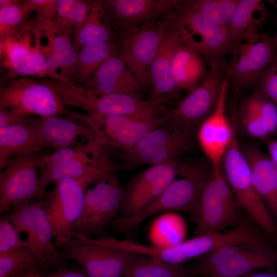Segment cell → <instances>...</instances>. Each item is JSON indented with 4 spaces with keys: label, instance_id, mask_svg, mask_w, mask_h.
Returning <instances> with one entry per match:
<instances>
[{
    "label": "cell",
    "instance_id": "6da1fadb",
    "mask_svg": "<svg viewBox=\"0 0 277 277\" xmlns=\"http://www.w3.org/2000/svg\"><path fill=\"white\" fill-rule=\"evenodd\" d=\"M66 105L83 110L92 117L127 115L140 118L161 116L166 103L161 99L143 100L137 94H96L72 81L45 79Z\"/></svg>",
    "mask_w": 277,
    "mask_h": 277
},
{
    "label": "cell",
    "instance_id": "f1b7e54d",
    "mask_svg": "<svg viewBox=\"0 0 277 277\" xmlns=\"http://www.w3.org/2000/svg\"><path fill=\"white\" fill-rule=\"evenodd\" d=\"M268 17L262 0H239L235 12L228 30L234 44L242 43L258 33Z\"/></svg>",
    "mask_w": 277,
    "mask_h": 277
},
{
    "label": "cell",
    "instance_id": "484cf974",
    "mask_svg": "<svg viewBox=\"0 0 277 277\" xmlns=\"http://www.w3.org/2000/svg\"><path fill=\"white\" fill-rule=\"evenodd\" d=\"M207 66L201 53L181 44L173 53L171 64V75L177 89L190 92L196 88L208 74Z\"/></svg>",
    "mask_w": 277,
    "mask_h": 277
},
{
    "label": "cell",
    "instance_id": "9c48e42d",
    "mask_svg": "<svg viewBox=\"0 0 277 277\" xmlns=\"http://www.w3.org/2000/svg\"><path fill=\"white\" fill-rule=\"evenodd\" d=\"M9 214L17 230L27 234L25 246L36 256L41 268L55 271L65 268L67 259L57 249L50 224L39 201L17 204L12 207Z\"/></svg>",
    "mask_w": 277,
    "mask_h": 277
},
{
    "label": "cell",
    "instance_id": "cb8c5ba5",
    "mask_svg": "<svg viewBox=\"0 0 277 277\" xmlns=\"http://www.w3.org/2000/svg\"><path fill=\"white\" fill-rule=\"evenodd\" d=\"M183 43L170 23L157 53L149 69L150 81L152 92L151 100L177 97L180 91L176 87L171 75V64L173 53Z\"/></svg>",
    "mask_w": 277,
    "mask_h": 277
},
{
    "label": "cell",
    "instance_id": "603a6c76",
    "mask_svg": "<svg viewBox=\"0 0 277 277\" xmlns=\"http://www.w3.org/2000/svg\"><path fill=\"white\" fill-rule=\"evenodd\" d=\"M240 146L256 190L277 218V165L259 147L253 144Z\"/></svg>",
    "mask_w": 277,
    "mask_h": 277
},
{
    "label": "cell",
    "instance_id": "ba28073f",
    "mask_svg": "<svg viewBox=\"0 0 277 277\" xmlns=\"http://www.w3.org/2000/svg\"><path fill=\"white\" fill-rule=\"evenodd\" d=\"M171 24L182 43L201 53L207 64L225 58L234 44L228 30L208 20L181 1Z\"/></svg>",
    "mask_w": 277,
    "mask_h": 277
},
{
    "label": "cell",
    "instance_id": "9a60e30c",
    "mask_svg": "<svg viewBox=\"0 0 277 277\" xmlns=\"http://www.w3.org/2000/svg\"><path fill=\"white\" fill-rule=\"evenodd\" d=\"M36 152L16 153L0 174V212H7L14 206L34 199L45 192L40 188Z\"/></svg>",
    "mask_w": 277,
    "mask_h": 277
},
{
    "label": "cell",
    "instance_id": "836d02e7",
    "mask_svg": "<svg viewBox=\"0 0 277 277\" xmlns=\"http://www.w3.org/2000/svg\"><path fill=\"white\" fill-rule=\"evenodd\" d=\"M186 228L183 219L175 213H165L154 221L149 236L152 245L162 247L172 246L184 241Z\"/></svg>",
    "mask_w": 277,
    "mask_h": 277
},
{
    "label": "cell",
    "instance_id": "e0dca14e",
    "mask_svg": "<svg viewBox=\"0 0 277 277\" xmlns=\"http://www.w3.org/2000/svg\"><path fill=\"white\" fill-rule=\"evenodd\" d=\"M181 163L174 158L135 175L124 188L117 217L134 215L154 202L178 176Z\"/></svg>",
    "mask_w": 277,
    "mask_h": 277
},
{
    "label": "cell",
    "instance_id": "ac0fdd59",
    "mask_svg": "<svg viewBox=\"0 0 277 277\" xmlns=\"http://www.w3.org/2000/svg\"><path fill=\"white\" fill-rule=\"evenodd\" d=\"M57 247L67 260L80 264L88 277H123L129 264L136 256L123 250L73 237Z\"/></svg>",
    "mask_w": 277,
    "mask_h": 277
},
{
    "label": "cell",
    "instance_id": "f35d334b",
    "mask_svg": "<svg viewBox=\"0 0 277 277\" xmlns=\"http://www.w3.org/2000/svg\"><path fill=\"white\" fill-rule=\"evenodd\" d=\"M31 11L37 15L36 29L47 32L54 21L57 13V0H26Z\"/></svg>",
    "mask_w": 277,
    "mask_h": 277
},
{
    "label": "cell",
    "instance_id": "60d3db41",
    "mask_svg": "<svg viewBox=\"0 0 277 277\" xmlns=\"http://www.w3.org/2000/svg\"><path fill=\"white\" fill-rule=\"evenodd\" d=\"M253 88L260 90L277 106V55L263 72Z\"/></svg>",
    "mask_w": 277,
    "mask_h": 277
},
{
    "label": "cell",
    "instance_id": "7dc6e473",
    "mask_svg": "<svg viewBox=\"0 0 277 277\" xmlns=\"http://www.w3.org/2000/svg\"><path fill=\"white\" fill-rule=\"evenodd\" d=\"M22 277H43V276L39 272H34L26 274Z\"/></svg>",
    "mask_w": 277,
    "mask_h": 277
},
{
    "label": "cell",
    "instance_id": "bcb514c9",
    "mask_svg": "<svg viewBox=\"0 0 277 277\" xmlns=\"http://www.w3.org/2000/svg\"><path fill=\"white\" fill-rule=\"evenodd\" d=\"M267 2H269L270 3L272 4L274 7L277 8V1H267ZM276 32L275 35H274V36L272 37V39H273L274 44L277 49V21L276 22Z\"/></svg>",
    "mask_w": 277,
    "mask_h": 277
},
{
    "label": "cell",
    "instance_id": "d4e9b609",
    "mask_svg": "<svg viewBox=\"0 0 277 277\" xmlns=\"http://www.w3.org/2000/svg\"><path fill=\"white\" fill-rule=\"evenodd\" d=\"M34 127L47 146L57 149L68 147L78 136H85L89 142L98 144L94 131L88 126L77 124L60 116L31 117Z\"/></svg>",
    "mask_w": 277,
    "mask_h": 277
},
{
    "label": "cell",
    "instance_id": "44dd1931",
    "mask_svg": "<svg viewBox=\"0 0 277 277\" xmlns=\"http://www.w3.org/2000/svg\"><path fill=\"white\" fill-rule=\"evenodd\" d=\"M177 0H106L104 4L111 27L127 30L166 17L179 8Z\"/></svg>",
    "mask_w": 277,
    "mask_h": 277
},
{
    "label": "cell",
    "instance_id": "1f68e13d",
    "mask_svg": "<svg viewBox=\"0 0 277 277\" xmlns=\"http://www.w3.org/2000/svg\"><path fill=\"white\" fill-rule=\"evenodd\" d=\"M113 40V33L104 1L94 0L86 20L73 34V47L78 52L92 42Z\"/></svg>",
    "mask_w": 277,
    "mask_h": 277
},
{
    "label": "cell",
    "instance_id": "ab89813d",
    "mask_svg": "<svg viewBox=\"0 0 277 277\" xmlns=\"http://www.w3.org/2000/svg\"><path fill=\"white\" fill-rule=\"evenodd\" d=\"M20 234L12 223L9 213L2 215L0 218V253L25 246V241L21 239Z\"/></svg>",
    "mask_w": 277,
    "mask_h": 277
},
{
    "label": "cell",
    "instance_id": "2e32d148",
    "mask_svg": "<svg viewBox=\"0 0 277 277\" xmlns=\"http://www.w3.org/2000/svg\"><path fill=\"white\" fill-rule=\"evenodd\" d=\"M68 115L91 127L101 146H111L123 153L130 150L149 132L164 124L162 116L147 119L127 115L92 117L70 111Z\"/></svg>",
    "mask_w": 277,
    "mask_h": 277
},
{
    "label": "cell",
    "instance_id": "5b68a950",
    "mask_svg": "<svg viewBox=\"0 0 277 277\" xmlns=\"http://www.w3.org/2000/svg\"><path fill=\"white\" fill-rule=\"evenodd\" d=\"M35 23H27L13 36L0 40L1 63L11 80L23 77L60 78L49 68L45 46L41 44L43 32Z\"/></svg>",
    "mask_w": 277,
    "mask_h": 277
},
{
    "label": "cell",
    "instance_id": "83f0119b",
    "mask_svg": "<svg viewBox=\"0 0 277 277\" xmlns=\"http://www.w3.org/2000/svg\"><path fill=\"white\" fill-rule=\"evenodd\" d=\"M27 124L0 128V169H4L13 154L37 152L48 147L34 127Z\"/></svg>",
    "mask_w": 277,
    "mask_h": 277
},
{
    "label": "cell",
    "instance_id": "7bdbcfd3",
    "mask_svg": "<svg viewBox=\"0 0 277 277\" xmlns=\"http://www.w3.org/2000/svg\"><path fill=\"white\" fill-rule=\"evenodd\" d=\"M43 277H88L81 272L68 268H63L53 271L49 275H43Z\"/></svg>",
    "mask_w": 277,
    "mask_h": 277
},
{
    "label": "cell",
    "instance_id": "f546056e",
    "mask_svg": "<svg viewBox=\"0 0 277 277\" xmlns=\"http://www.w3.org/2000/svg\"><path fill=\"white\" fill-rule=\"evenodd\" d=\"M119 49L118 42L114 40L86 45L78 52L76 64L70 81L84 85L108 58L117 54Z\"/></svg>",
    "mask_w": 277,
    "mask_h": 277
},
{
    "label": "cell",
    "instance_id": "5bb4252c",
    "mask_svg": "<svg viewBox=\"0 0 277 277\" xmlns=\"http://www.w3.org/2000/svg\"><path fill=\"white\" fill-rule=\"evenodd\" d=\"M124 192V188L115 172L87 189L83 211L73 232L87 237L102 234L108 224L117 217Z\"/></svg>",
    "mask_w": 277,
    "mask_h": 277
},
{
    "label": "cell",
    "instance_id": "c3c4849f",
    "mask_svg": "<svg viewBox=\"0 0 277 277\" xmlns=\"http://www.w3.org/2000/svg\"><path fill=\"white\" fill-rule=\"evenodd\" d=\"M14 277H22L21 276H14Z\"/></svg>",
    "mask_w": 277,
    "mask_h": 277
},
{
    "label": "cell",
    "instance_id": "b9f144b4",
    "mask_svg": "<svg viewBox=\"0 0 277 277\" xmlns=\"http://www.w3.org/2000/svg\"><path fill=\"white\" fill-rule=\"evenodd\" d=\"M32 116H26L10 109H0V128L27 124Z\"/></svg>",
    "mask_w": 277,
    "mask_h": 277
},
{
    "label": "cell",
    "instance_id": "e575fe53",
    "mask_svg": "<svg viewBox=\"0 0 277 277\" xmlns=\"http://www.w3.org/2000/svg\"><path fill=\"white\" fill-rule=\"evenodd\" d=\"M188 273L183 264H171L136 255L123 277H185Z\"/></svg>",
    "mask_w": 277,
    "mask_h": 277
},
{
    "label": "cell",
    "instance_id": "3957f363",
    "mask_svg": "<svg viewBox=\"0 0 277 277\" xmlns=\"http://www.w3.org/2000/svg\"><path fill=\"white\" fill-rule=\"evenodd\" d=\"M201 258L191 271L205 277H243L277 267V251L270 245H227Z\"/></svg>",
    "mask_w": 277,
    "mask_h": 277
},
{
    "label": "cell",
    "instance_id": "681fc988",
    "mask_svg": "<svg viewBox=\"0 0 277 277\" xmlns=\"http://www.w3.org/2000/svg\"><path fill=\"white\" fill-rule=\"evenodd\" d=\"M185 277H188V276H185Z\"/></svg>",
    "mask_w": 277,
    "mask_h": 277
},
{
    "label": "cell",
    "instance_id": "7a4b0ae2",
    "mask_svg": "<svg viewBox=\"0 0 277 277\" xmlns=\"http://www.w3.org/2000/svg\"><path fill=\"white\" fill-rule=\"evenodd\" d=\"M101 151V146L89 142L83 147L63 148L41 156L38 162L41 190L46 191L51 184L65 179L96 183L119 168Z\"/></svg>",
    "mask_w": 277,
    "mask_h": 277
},
{
    "label": "cell",
    "instance_id": "f6af8a7d",
    "mask_svg": "<svg viewBox=\"0 0 277 277\" xmlns=\"http://www.w3.org/2000/svg\"><path fill=\"white\" fill-rule=\"evenodd\" d=\"M243 277H277V274L271 272L251 273Z\"/></svg>",
    "mask_w": 277,
    "mask_h": 277
},
{
    "label": "cell",
    "instance_id": "7c38bea8",
    "mask_svg": "<svg viewBox=\"0 0 277 277\" xmlns=\"http://www.w3.org/2000/svg\"><path fill=\"white\" fill-rule=\"evenodd\" d=\"M61 97L41 79L23 77L11 80L0 89V109L26 116H59L67 114Z\"/></svg>",
    "mask_w": 277,
    "mask_h": 277
},
{
    "label": "cell",
    "instance_id": "d590c367",
    "mask_svg": "<svg viewBox=\"0 0 277 277\" xmlns=\"http://www.w3.org/2000/svg\"><path fill=\"white\" fill-rule=\"evenodd\" d=\"M40 268L36 256L25 246L0 253V277L22 276L30 272H39Z\"/></svg>",
    "mask_w": 277,
    "mask_h": 277
},
{
    "label": "cell",
    "instance_id": "ffe728a7",
    "mask_svg": "<svg viewBox=\"0 0 277 277\" xmlns=\"http://www.w3.org/2000/svg\"><path fill=\"white\" fill-rule=\"evenodd\" d=\"M239 101L230 103V113L245 134L265 141L277 133V106L266 95L253 88Z\"/></svg>",
    "mask_w": 277,
    "mask_h": 277
},
{
    "label": "cell",
    "instance_id": "ee69618b",
    "mask_svg": "<svg viewBox=\"0 0 277 277\" xmlns=\"http://www.w3.org/2000/svg\"><path fill=\"white\" fill-rule=\"evenodd\" d=\"M264 142L268 151V154L277 165V140L269 138Z\"/></svg>",
    "mask_w": 277,
    "mask_h": 277
},
{
    "label": "cell",
    "instance_id": "4fadbf2b",
    "mask_svg": "<svg viewBox=\"0 0 277 277\" xmlns=\"http://www.w3.org/2000/svg\"><path fill=\"white\" fill-rule=\"evenodd\" d=\"M173 12L166 17L127 30L117 34V55L139 79L150 81L149 69L165 36Z\"/></svg>",
    "mask_w": 277,
    "mask_h": 277
},
{
    "label": "cell",
    "instance_id": "d6a6232c",
    "mask_svg": "<svg viewBox=\"0 0 277 277\" xmlns=\"http://www.w3.org/2000/svg\"><path fill=\"white\" fill-rule=\"evenodd\" d=\"M93 2L89 0H57L56 15L47 32L69 36L72 32L74 34L88 17Z\"/></svg>",
    "mask_w": 277,
    "mask_h": 277
},
{
    "label": "cell",
    "instance_id": "d6986e66",
    "mask_svg": "<svg viewBox=\"0 0 277 277\" xmlns=\"http://www.w3.org/2000/svg\"><path fill=\"white\" fill-rule=\"evenodd\" d=\"M228 82L225 76L220 95L212 112L200 124L197 138L212 168L218 169L228 149L235 130V123L227 115Z\"/></svg>",
    "mask_w": 277,
    "mask_h": 277
},
{
    "label": "cell",
    "instance_id": "4dcf8cb0",
    "mask_svg": "<svg viewBox=\"0 0 277 277\" xmlns=\"http://www.w3.org/2000/svg\"><path fill=\"white\" fill-rule=\"evenodd\" d=\"M44 33L48 39L46 50L49 68L61 81H70L76 64L78 52L74 49L70 36L56 34L50 31Z\"/></svg>",
    "mask_w": 277,
    "mask_h": 277
},
{
    "label": "cell",
    "instance_id": "8fae6325",
    "mask_svg": "<svg viewBox=\"0 0 277 277\" xmlns=\"http://www.w3.org/2000/svg\"><path fill=\"white\" fill-rule=\"evenodd\" d=\"M88 186L82 181L65 179L55 184L51 190L46 191L38 200L50 224L57 246L72 238Z\"/></svg>",
    "mask_w": 277,
    "mask_h": 277
},
{
    "label": "cell",
    "instance_id": "8992f818",
    "mask_svg": "<svg viewBox=\"0 0 277 277\" xmlns=\"http://www.w3.org/2000/svg\"><path fill=\"white\" fill-rule=\"evenodd\" d=\"M221 168L243 209L264 233L277 242V226L255 188L248 164L238 142L236 129Z\"/></svg>",
    "mask_w": 277,
    "mask_h": 277
},
{
    "label": "cell",
    "instance_id": "7402d4cb",
    "mask_svg": "<svg viewBox=\"0 0 277 277\" xmlns=\"http://www.w3.org/2000/svg\"><path fill=\"white\" fill-rule=\"evenodd\" d=\"M147 82L137 77L115 54L108 58L83 86L96 94H137Z\"/></svg>",
    "mask_w": 277,
    "mask_h": 277
},
{
    "label": "cell",
    "instance_id": "74e56055",
    "mask_svg": "<svg viewBox=\"0 0 277 277\" xmlns=\"http://www.w3.org/2000/svg\"><path fill=\"white\" fill-rule=\"evenodd\" d=\"M31 11L26 0H14L12 4L0 7V40L15 34L25 25Z\"/></svg>",
    "mask_w": 277,
    "mask_h": 277
},
{
    "label": "cell",
    "instance_id": "277c9868",
    "mask_svg": "<svg viewBox=\"0 0 277 277\" xmlns=\"http://www.w3.org/2000/svg\"><path fill=\"white\" fill-rule=\"evenodd\" d=\"M242 210L222 168H211L200 200L193 237L236 226L244 220Z\"/></svg>",
    "mask_w": 277,
    "mask_h": 277
},
{
    "label": "cell",
    "instance_id": "52a82bcc",
    "mask_svg": "<svg viewBox=\"0 0 277 277\" xmlns=\"http://www.w3.org/2000/svg\"><path fill=\"white\" fill-rule=\"evenodd\" d=\"M225 67L230 98L239 100L242 93L253 88L263 72L277 55L272 37L259 33L234 44Z\"/></svg>",
    "mask_w": 277,
    "mask_h": 277
},
{
    "label": "cell",
    "instance_id": "8d00e7d4",
    "mask_svg": "<svg viewBox=\"0 0 277 277\" xmlns=\"http://www.w3.org/2000/svg\"><path fill=\"white\" fill-rule=\"evenodd\" d=\"M186 2L208 20L228 29L239 0H187Z\"/></svg>",
    "mask_w": 277,
    "mask_h": 277
},
{
    "label": "cell",
    "instance_id": "4316f807",
    "mask_svg": "<svg viewBox=\"0 0 277 277\" xmlns=\"http://www.w3.org/2000/svg\"><path fill=\"white\" fill-rule=\"evenodd\" d=\"M187 130H193L164 123L149 132L130 150L122 154L123 162L120 167L132 170L138 166L147 164L156 152Z\"/></svg>",
    "mask_w": 277,
    "mask_h": 277
},
{
    "label": "cell",
    "instance_id": "30bf717a",
    "mask_svg": "<svg viewBox=\"0 0 277 277\" xmlns=\"http://www.w3.org/2000/svg\"><path fill=\"white\" fill-rule=\"evenodd\" d=\"M227 62L225 57L208 64V74L200 85L174 108L165 110L162 115L164 123L197 130L216 105L225 76Z\"/></svg>",
    "mask_w": 277,
    "mask_h": 277
}]
</instances>
